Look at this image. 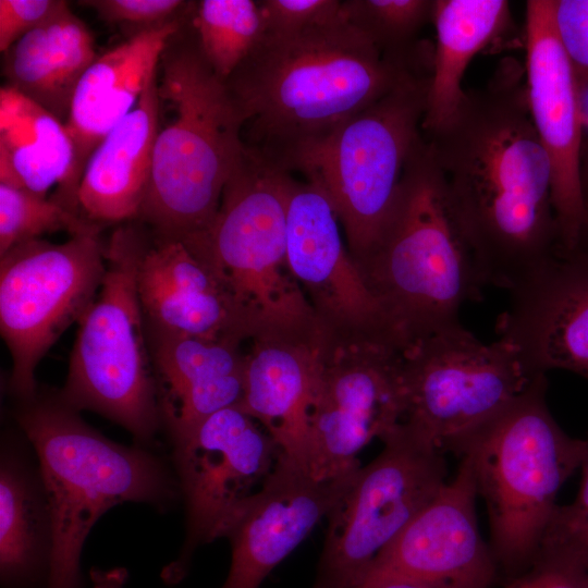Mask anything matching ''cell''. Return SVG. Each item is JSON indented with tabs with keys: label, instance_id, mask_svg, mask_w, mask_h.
Here are the masks:
<instances>
[{
	"label": "cell",
	"instance_id": "cell-1",
	"mask_svg": "<svg viewBox=\"0 0 588 588\" xmlns=\"http://www.w3.org/2000/svg\"><path fill=\"white\" fill-rule=\"evenodd\" d=\"M483 285L516 290L560 252L552 166L535 127L526 76L503 59L455 114L425 136Z\"/></svg>",
	"mask_w": 588,
	"mask_h": 588
},
{
	"label": "cell",
	"instance_id": "cell-2",
	"mask_svg": "<svg viewBox=\"0 0 588 588\" xmlns=\"http://www.w3.org/2000/svg\"><path fill=\"white\" fill-rule=\"evenodd\" d=\"M431 63L389 58L343 15L266 34L226 79L246 147L287 172L343 123Z\"/></svg>",
	"mask_w": 588,
	"mask_h": 588
},
{
	"label": "cell",
	"instance_id": "cell-3",
	"mask_svg": "<svg viewBox=\"0 0 588 588\" xmlns=\"http://www.w3.org/2000/svg\"><path fill=\"white\" fill-rule=\"evenodd\" d=\"M13 418L38 461L52 523L47 588H84L81 555L108 510L124 502L169 509L176 476L148 446L117 443L88 425L58 391L15 401Z\"/></svg>",
	"mask_w": 588,
	"mask_h": 588
},
{
	"label": "cell",
	"instance_id": "cell-4",
	"mask_svg": "<svg viewBox=\"0 0 588 588\" xmlns=\"http://www.w3.org/2000/svg\"><path fill=\"white\" fill-rule=\"evenodd\" d=\"M355 264L405 347L460 324L462 306L479 299L485 285L425 136L379 236Z\"/></svg>",
	"mask_w": 588,
	"mask_h": 588
},
{
	"label": "cell",
	"instance_id": "cell-5",
	"mask_svg": "<svg viewBox=\"0 0 588 588\" xmlns=\"http://www.w3.org/2000/svg\"><path fill=\"white\" fill-rule=\"evenodd\" d=\"M158 93L174 117L159 127L151 174L138 222L156 233L186 238L207 230L224 185L242 156L243 119L204 58L191 16L166 46Z\"/></svg>",
	"mask_w": 588,
	"mask_h": 588
},
{
	"label": "cell",
	"instance_id": "cell-6",
	"mask_svg": "<svg viewBox=\"0 0 588 588\" xmlns=\"http://www.w3.org/2000/svg\"><path fill=\"white\" fill-rule=\"evenodd\" d=\"M546 391L540 375L476 432L464 452L488 510L492 553L509 578L534 563L558 493L580 468L587 448L586 439L569 437L554 420Z\"/></svg>",
	"mask_w": 588,
	"mask_h": 588
},
{
	"label": "cell",
	"instance_id": "cell-7",
	"mask_svg": "<svg viewBox=\"0 0 588 588\" xmlns=\"http://www.w3.org/2000/svg\"><path fill=\"white\" fill-rule=\"evenodd\" d=\"M142 234L140 222H126L106 243L105 278L77 322L58 394L72 408L97 413L148 446L162 424L136 285Z\"/></svg>",
	"mask_w": 588,
	"mask_h": 588
},
{
	"label": "cell",
	"instance_id": "cell-8",
	"mask_svg": "<svg viewBox=\"0 0 588 588\" xmlns=\"http://www.w3.org/2000/svg\"><path fill=\"white\" fill-rule=\"evenodd\" d=\"M294 180L291 172L245 146L210 225L182 238L213 267L256 335L317 324L286 260V215Z\"/></svg>",
	"mask_w": 588,
	"mask_h": 588
},
{
	"label": "cell",
	"instance_id": "cell-9",
	"mask_svg": "<svg viewBox=\"0 0 588 588\" xmlns=\"http://www.w3.org/2000/svg\"><path fill=\"white\" fill-rule=\"evenodd\" d=\"M430 74V69L409 74L343 123L297 170L327 192L354 261L379 236L406 164L424 138Z\"/></svg>",
	"mask_w": 588,
	"mask_h": 588
},
{
	"label": "cell",
	"instance_id": "cell-10",
	"mask_svg": "<svg viewBox=\"0 0 588 588\" xmlns=\"http://www.w3.org/2000/svg\"><path fill=\"white\" fill-rule=\"evenodd\" d=\"M537 377L512 345L501 339L486 344L460 323L403 351L402 422L439 452L462 456L476 432Z\"/></svg>",
	"mask_w": 588,
	"mask_h": 588
},
{
	"label": "cell",
	"instance_id": "cell-11",
	"mask_svg": "<svg viewBox=\"0 0 588 588\" xmlns=\"http://www.w3.org/2000/svg\"><path fill=\"white\" fill-rule=\"evenodd\" d=\"M327 516L315 588H357L372 562L446 483L444 454L401 422Z\"/></svg>",
	"mask_w": 588,
	"mask_h": 588
},
{
	"label": "cell",
	"instance_id": "cell-12",
	"mask_svg": "<svg viewBox=\"0 0 588 588\" xmlns=\"http://www.w3.org/2000/svg\"><path fill=\"white\" fill-rule=\"evenodd\" d=\"M403 351L384 338H345L320 327L318 378L305 467L319 479L350 475L359 452L403 421Z\"/></svg>",
	"mask_w": 588,
	"mask_h": 588
},
{
	"label": "cell",
	"instance_id": "cell-13",
	"mask_svg": "<svg viewBox=\"0 0 588 588\" xmlns=\"http://www.w3.org/2000/svg\"><path fill=\"white\" fill-rule=\"evenodd\" d=\"M99 234L58 244L33 240L0 255V332L11 355L8 385L15 401L37 393L38 363L97 296L106 273Z\"/></svg>",
	"mask_w": 588,
	"mask_h": 588
},
{
	"label": "cell",
	"instance_id": "cell-14",
	"mask_svg": "<svg viewBox=\"0 0 588 588\" xmlns=\"http://www.w3.org/2000/svg\"><path fill=\"white\" fill-rule=\"evenodd\" d=\"M172 463L186 511L176 560L161 572L167 584L187 574L203 544L224 538L248 499L272 471L281 453L271 436L241 407L223 408L171 440Z\"/></svg>",
	"mask_w": 588,
	"mask_h": 588
},
{
	"label": "cell",
	"instance_id": "cell-15",
	"mask_svg": "<svg viewBox=\"0 0 588 588\" xmlns=\"http://www.w3.org/2000/svg\"><path fill=\"white\" fill-rule=\"evenodd\" d=\"M294 180L286 215V260L318 324L345 338H384L405 345L367 287L319 181Z\"/></svg>",
	"mask_w": 588,
	"mask_h": 588
},
{
	"label": "cell",
	"instance_id": "cell-16",
	"mask_svg": "<svg viewBox=\"0 0 588 588\" xmlns=\"http://www.w3.org/2000/svg\"><path fill=\"white\" fill-rule=\"evenodd\" d=\"M525 76L530 114L552 166L560 246L568 252L587 221L580 185L584 113L576 75L554 30L551 0L526 2Z\"/></svg>",
	"mask_w": 588,
	"mask_h": 588
},
{
	"label": "cell",
	"instance_id": "cell-17",
	"mask_svg": "<svg viewBox=\"0 0 588 588\" xmlns=\"http://www.w3.org/2000/svg\"><path fill=\"white\" fill-rule=\"evenodd\" d=\"M461 457L454 478L379 553L368 573H392L429 588H492L498 564L478 528L471 458Z\"/></svg>",
	"mask_w": 588,
	"mask_h": 588
},
{
	"label": "cell",
	"instance_id": "cell-18",
	"mask_svg": "<svg viewBox=\"0 0 588 588\" xmlns=\"http://www.w3.org/2000/svg\"><path fill=\"white\" fill-rule=\"evenodd\" d=\"M142 225L136 285L147 334L252 340L254 324L213 267L184 240Z\"/></svg>",
	"mask_w": 588,
	"mask_h": 588
},
{
	"label": "cell",
	"instance_id": "cell-19",
	"mask_svg": "<svg viewBox=\"0 0 588 588\" xmlns=\"http://www.w3.org/2000/svg\"><path fill=\"white\" fill-rule=\"evenodd\" d=\"M355 471L319 479L303 464L280 453L270 475L226 530L224 538L231 542L232 559L221 588H259L268 574L329 515Z\"/></svg>",
	"mask_w": 588,
	"mask_h": 588
},
{
	"label": "cell",
	"instance_id": "cell-20",
	"mask_svg": "<svg viewBox=\"0 0 588 588\" xmlns=\"http://www.w3.org/2000/svg\"><path fill=\"white\" fill-rule=\"evenodd\" d=\"M497 330L530 376L563 369L588 380V247L560 250L512 291Z\"/></svg>",
	"mask_w": 588,
	"mask_h": 588
},
{
	"label": "cell",
	"instance_id": "cell-21",
	"mask_svg": "<svg viewBox=\"0 0 588 588\" xmlns=\"http://www.w3.org/2000/svg\"><path fill=\"white\" fill-rule=\"evenodd\" d=\"M319 335L320 326L316 324L253 338L238 406L271 436L281 454L304 466L318 378Z\"/></svg>",
	"mask_w": 588,
	"mask_h": 588
},
{
	"label": "cell",
	"instance_id": "cell-22",
	"mask_svg": "<svg viewBox=\"0 0 588 588\" xmlns=\"http://www.w3.org/2000/svg\"><path fill=\"white\" fill-rule=\"evenodd\" d=\"M161 424L170 440L210 415L240 406L246 353L235 338L148 335Z\"/></svg>",
	"mask_w": 588,
	"mask_h": 588
},
{
	"label": "cell",
	"instance_id": "cell-23",
	"mask_svg": "<svg viewBox=\"0 0 588 588\" xmlns=\"http://www.w3.org/2000/svg\"><path fill=\"white\" fill-rule=\"evenodd\" d=\"M193 8L181 19L137 32L97 56L82 77L65 123L75 149L73 187L76 196L90 156L135 108L157 77L167 44L187 21Z\"/></svg>",
	"mask_w": 588,
	"mask_h": 588
},
{
	"label": "cell",
	"instance_id": "cell-24",
	"mask_svg": "<svg viewBox=\"0 0 588 588\" xmlns=\"http://www.w3.org/2000/svg\"><path fill=\"white\" fill-rule=\"evenodd\" d=\"M160 118L157 75L85 167L76 199L87 220L102 228L138 220L148 191Z\"/></svg>",
	"mask_w": 588,
	"mask_h": 588
},
{
	"label": "cell",
	"instance_id": "cell-25",
	"mask_svg": "<svg viewBox=\"0 0 588 588\" xmlns=\"http://www.w3.org/2000/svg\"><path fill=\"white\" fill-rule=\"evenodd\" d=\"M27 442V440H26ZM16 436L0 453V578L3 588H32L48 578L52 550L49 502L37 458Z\"/></svg>",
	"mask_w": 588,
	"mask_h": 588
},
{
	"label": "cell",
	"instance_id": "cell-26",
	"mask_svg": "<svg viewBox=\"0 0 588 588\" xmlns=\"http://www.w3.org/2000/svg\"><path fill=\"white\" fill-rule=\"evenodd\" d=\"M75 149L65 125L15 89H0V183L52 199L79 213L73 187Z\"/></svg>",
	"mask_w": 588,
	"mask_h": 588
},
{
	"label": "cell",
	"instance_id": "cell-27",
	"mask_svg": "<svg viewBox=\"0 0 588 588\" xmlns=\"http://www.w3.org/2000/svg\"><path fill=\"white\" fill-rule=\"evenodd\" d=\"M96 58L91 32L66 2L3 52L4 85L65 125L74 93Z\"/></svg>",
	"mask_w": 588,
	"mask_h": 588
},
{
	"label": "cell",
	"instance_id": "cell-28",
	"mask_svg": "<svg viewBox=\"0 0 588 588\" xmlns=\"http://www.w3.org/2000/svg\"><path fill=\"white\" fill-rule=\"evenodd\" d=\"M432 22L437 40L421 124L424 136L438 131L455 114L465 97V70L509 27L510 4L506 0H434Z\"/></svg>",
	"mask_w": 588,
	"mask_h": 588
},
{
	"label": "cell",
	"instance_id": "cell-29",
	"mask_svg": "<svg viewBox=\"0 0 588 588\" xmlns=\"http://www.w3.org/2000/svg\"><path fill=\"white\" fill-rule=\"evenodd\" d=\"M191 26L204 58L223 81L266 35L259 3L254 0L195 1Z\"/></svg>",
	"mask_w": 588,
	"mask_h": 588
},
{
	"label": "cell",
	"instance_id": "cell-30",
	"mask_svg": "<svg viewBox=\"0 0 588 588\" xmlns=\"http://www.w3.org/2000/svg\"><path fill=\"white\" fill-rule=\"evenodd\" d=\"M434 0H342V15L363 32L384 56L422 62L431 56L419 46L418 34L432 22Z\"/></svg>",
	"mask_w": 588,
	"mask_h": 588
},
{
	"label": "cell",
	"instance_id": "cell-31",
	"mask_svg": "<svg viewBox=\"0 0 588 588\" xmlns=\"http://www.w3.org/2000/svg\"><path fill=\"white\" fill-rule=\"evenodd\" d=\"M101 230L48 196L0 183V255L44 234L65 231L74 236Z\"/></svg>",
	"mask_w": 588,
	"mask_h": 588
},
{
	"label": "cell",
	"instance_id": "cell-32",
	"mask_svg": "<svg viewBox=\"0 0 588 588\" xmlns=\"http://www.w3.org/2000/svg\"><path fill=\"white\" fill-rule=\"evenodd\" d=\"M586 442L578 493L572 503L556 506L535 560H562L588 568V438Z\"/></svg>",
	"mask_w": 588,
	"mask_h": 588
},
{
	"label": "cell",
	"instance_id": "cell-33",
	"mask_svg": "<svg viewBox=\"0 0 588 588\" xmlns=\"http://www.w3.org/2000/svg\"><path fill=\"white\" fill-rule=\"evenodd\" d=\"M78 3L95 10L106 22L135 27L137 33L185 16L195 1L85 0Z\"/></svg>",
	"mask_w": 588,
	"mask_h": 588
},
{
	"label": "cell",
	"instance_id": "cell-34",
	"mask_svg": "<svg viewBox=\"0 0 588 588\" xmlns=\"http://www.w3.org/2000/svg\"><path fill=\"white\" fill-rule=\"evenodd\" d=\"M559 41L576 75L580 91L588 90V0H551Z\"/></svg>",
	"mask_w": 588,
	"mask_h": 588
},
{
	"label": "cell",
	"instance_id": "cell-35",
	"mask_svg": "<svg viewBox=\"0 0 588 588\" xmlns=\"http://www.w3.org/2000/svg\"><path fill=\"white\" fill-rule=\"evenodd\" d=\"M342 0H259L266 34H290L340 16Z\"/></svg>",
	"mask_w": 588,
	"mask_h": 588
},
{
	"label": "cell",
	"instance_id": "cell-36",
	"mask_svg": "<svg viewBox=\"0 0 588 588\" xmlns=\"http://www.w3.org/2000/svg\"><path fill=\"white\" fill-rule=\"evenodd\" d=\"M65 3L63 0H0V51H7Z\"/></svg>",
	"mask_w": 588,
	"mask_h": 588
},
{
	"label": "cell",
	"instance_id": "cell-37",
	"mask_svg": "<svg viewBox=\"0 0 588 588\" xmlns=\"http://www.w3.org/2000/svg\"><path fill=\"white\" fill-rule=\"evenodd\" d=\"M502 588H588V568L562 560L536 559Z\"/></svg>",
	"mask_w": 588,
	"mask_h": 588
},
{
	"label": "cell",
	"instance_id": "cell-38",
	"mask_svg": "<svg viewBox=\"0 0 588 588\" xmlns=\"http://www.w3.org/2000/svg\"><path fill=\"white\" fill-rule=\"evenodd\" d=\"M357 588H429L413 579L387 572H369Z\"/></svg>",
	"mask_w": 588,
	"mask_h": 588
},
{
	"label": "cell",
	"instance_id": "cell-39",
	"mask_svg": "<svg viewBox=\"0 0 588 588\" xmlns=\"http://www.w3.org/2000/svg\"><path fill=\"white\" fill-rule=\"evenodd\" d=\"M128 577L125 567L100 569L93 567L89 571L91 588H123Z\"/></svg>",
	"mask_w": 588,
	"mask_h": 588
},
{
	"label": "cell",
	"instance_id": "cell-40",
	"mask_svg": "<svg viewBox=\"0 0 588 588\" xmlns=\"http://www.w3.org/2000/svg\"><path fill=\"white\" fill-rule=\"evenodd\" d=\"M580 185H581L585 208L587 211L588 209V138L584 139L581 157H580Z\"/></svg>",
	"mask_w": 588,
	"mask_h": 588
},
{
	"label": "cell",
	"instance_id": "cell-41",
	"mask_svg": "<svg viewBox=\"0 0 588 588\" xmlns=\"http://www.w3.org/2000/svg\"><path fill=\"white\" fill-rule=\"evenodd\" d=\"M586 213H587L586 226L584 229L583 235H581L579 244L577 246L588 247V209H587Z\"/></svg>",
	"mask_w": 588,
	"mask_h": 588
}]
</instances>
